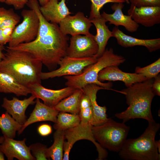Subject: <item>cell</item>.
<instances>
[{
  "label": "cell",
  "mask_w": 160,
  "mask_h": 160,
  "mask_svg": "<svg viewBox=\"0 0 160 160\" xmlns=\"http://www.w3.org/2000/svg\"><path fill=\"white\" fill-rule=\"evenodd\" d=\"M83 93L82 89H76L71 95L61 100L53 108L59 112L79 114L80 100Z\"/></svg>",
  "instance_id": "obj_25"
},
{
  "label": "cell",
  "mask_w": 160,
  "mask_h": 160,
  "mask_svg": "<svg viewBox=\"0 0 160 160\" xmlns=\"http://www.w3.org/2000/svg\"><path fill=\"white\" fill-rule=\"evenodd\" d=\"M28 87L31 95L41 99L44 104L52 108L71 95L76 89L69 87L58 90L51 89L46 88L39 83L31 85Z\"/></svg>",
  "instance_id": "obj_11"
},
{
  "label": "cell",
  "mask_w": 160,
  "mask_h": 160,
  "mask_svg": "<svg viewBox=\"0 0 160 160\" xmlns=\"http://www.w3.org/2000/svg\"><path fill=\"white\" fill-rule=\"evenodd\" d=\"M98 79L100 82L121 81L124 83L127 87L133 84L147 80L143 75L135 73H128L122 71L118 66L113 65L107 67L101 71L98 74Z\"/></svg>",
  "instance_id": "obj_14"
},
{
  "label": "cell",
  "mask_w": 160,
  "mask_h": 160,
  "mask_svg": "<svg viewBox=\"0 0 160 160\" xmlns=\"http://www.w3.org/2000/svg\"><path fill=\"white\" fill-rule=\"evenodd\" d=\"M31 153L36 160H48L46 145L40 143L32 144L29 146Z\"/></svg>",
  "instance_id": "obj_32"
},
{
  "label": "cell",
  "mask_w": 160,
  "mask_h": 160,
  "mask_svg": "<svg viewBox=\"0 0 160 160\" xmlns=\"http://www.w3.org/2000/svg\"><path fill=\"white\" fill-rule=\"evenodd\" d=\"M81 119L79 114L59 112L53 126L56 130L65 131L79 124Z\"/></svg>",
  "instance_id": "obj_28"
},
{
  "label": "cell",
  "mask_w": 160,
  "mask_h": 160,
  "mask_svg": "<svg viewBox=\"0 0 160 160\" xmlns=\"http://www.w3.org/2000/svg\"><path fill=\"white\" fill-rule=\"evenodd\" d=\"M125 60L123 56L115 54L112 48L107 49L102 55L97 58L96 62L87 67L80 74L64 76L66 80L65 85L75 89H82L88 84H95L107 90L114 91L122 94L121 91L111 88L113 85L112 83H104L99 81L98 76L99 72L104 68L113 65L118 66Z\"/></svg>",
  "instance_id": "obj_5"
},
{
  "label": "cell",
  "mask_w": 160,
  "mask_h": 160,
  "mask_svg": "<svg viewBox=\"0 0 160 160\" xmlns=\"http://www.w3.org/2000/svg\"><path fill=\"white\" fill-rule=\"evenodd\" d=\"M125 2H126L127 4H130L129 0H123Z\"/></svg>",
  "instance_id": "obj_41"
},
{
  "label": "cell",
  "mask_w": 160,
  "mask_h": 160,
  "mask_svg": "<svg viewBox=\"0 0 160 160\" xmlns=\"http://www.w3.org/2000/svg\"><path fill=\"white\" fill-rule=\"evenodd\" d=\"M54 141L52 145L47 149L49 160H62L63 157V144L65 139L64 131L56 130L53 134Z\"/></svg>",
  "instance_id": "obj_26"
},
{
  "label": "cell",
  "mask_w": 160,
  "mask_h": 160,
  "mask_svg": "<svg viewBox=\"0 0 160 160\" xmlns=\"http://www.w3.org/2000/svg\"><path fill=\"white\" fill-rule=\"evenodd\" d=\"M50 0L43 6H40V12L48 21L56 24L72 13L70 12L65 3V0Z\"/></svg>",
  "instance_id": "obj_21"
},
{
  "label": "cell",
  "mask_w": 160,
  "mask_h": 160,
  "mask_svg": "<svg viewBox=\"0 0 160 160\" xmlns=\"http://www.w3.org/2000/svg\"><path fill=\"white\" fill-rule=\"evenodd\" d=\"M124 5L123 2L114 3L111 6L114 12L111 14L103 12L101 15L109 22L110 24H113L115 26H124L129 32L133 33L137 31L139 25L136 23L129 15H126L123 13L122 9Z\"/></svg>",
  "instance_id": "obj_17"
},
{
  "label": "cell",
  "mask_w": 160,
  "mask_h": 160,
  "mask_svg": "<svg viewBox=\"0 0 160 160\" xmlns=\"http://www.w3.org/2000/svg\"><path fill=\"white\" fill-rule=\"evenodd\" d=\"M22 126L7 111L0 116V129L4 137L14 139Z\"/></svg>",
  "instance_id": "obj_27"
},
{
  "label": "cell",
  "mask_w": 160,
  "mask_h": 160,
  "mask_svg": "<svg viewBox=\"0 0 160 160\" xmlns=\"http://www.w3.org/2000/svg\"><path fill=\"white\" fill-rule=\"evenodd\" d=\"M153 90L155 95L160 96V76L158 74L154 78V81L152 86Z\"/></svg>",
  "instance_id": "obj_36"
},
{
  "label": "cell",
  "mask_w": 160,
  "mask_h": 160,
  "mask_svg": "<svg viewBox=\"0 0 160 160\" xmlns=\"http://www.w3.org/2000/svg\"><path fill=\"white\" fill-rule=\"evenodd\" d=\"M92 126L90 124L80 123L78 125L64 131L65 139L63 144V160H68L69 154L74 144L77 141L87 140L92 142L95 146L98 154L97 160H102L108 156L106 150L103 148L95 140L92 132Z\"/></svg>",
  "instance_id": "obj_8"
},
{
  "label": "cell",
  "mask_w": 160,
  "mask_h": 160,
  "mask_svg": "<svg viewBox=\"0 0 160 160\" xmlns=\"http://www.w3.org/2000/svg\"><path fill=\"white\" fill-rule=\"evenodd\" d=\"M20 19L13 9L0 7V44L4 45L8 43Z\"/></svg>",
  "instance_id": "obj_20"
},
{
  "label": "cell",
  "mask_w": 160,
  "mask_h": 160,
  "mask_svg": "<svg viewBox=\"0 0 160 160\" xmlns=\"http://www.w3.org/2000/svg\"><path fill=\"white\" fill-rule=\"evenodd\" d=\"M144 132L135 139H126L119 152L122 159L130 160H159L160 154L155 137L160 128L159 123L149 121Z\"/></svg>",
  "instance_id": "obj_4"
},
{
  "label": "cell",
  "mask_w": 160,
  "mask_h": 160,
  "mask_svg": "<svg viewBox=\"0 0 160 160\" xmlns=\"http://www.w3.org/2000/svg\"><path fill=\"white\" fill-rule=\"evenodd\" d=\"M50 0H38L39 3L41 6L44 5Z\"/></svg>",
  "instance_id": "obj_38"
},
{
  "label": "cell",
  "mask_w": 160,
  "mask_h": 160,
  "mask_svg": "<svg viewBox=\"0 0 160 160\" xmlns=\"http://www.w3.org/2000/svg\"><path fill=\"white\" fill-rule=\"evenodd\" d=\"M4 154L0 150V160H4Z\"/></svg>",
  "instance_id": "obj_39"
},
{
  "label": "cell",
  "mask_w": 160,
  "mask_h": 160,
  "mask_svg": "<svg viewBox=\"0 0 160 160\" xmlns=\"http://www.w3.org/2000/svg\"><path fill=\"white\" fill-rule=\"evenodd\" d=\"M128 13L136 23L145 27H151L160 23V7H137L131 4Z\"/></svg>",
  "instance_id": "obj_16"
},
{
  "label": "cell",
  "mask_w": 160,
  "mask_h": 160,
  "mask_svg": "<svg viewBox=\"0 0 160 160\" xmlns=\"http://www.w3.org/2000/svg\"><path fill=\"white\" fill-rule=\"evenodd\" d=\"M130 3L137 7H160V0H129Z\"/></svg>",
  "instance_id": "obj_33"
},
{
  "label": "cell",
  "mask_w": 160,
  "mask_h": 160,
  "mask_svg": "<svg viewBox=\"0 0 160 160\" xmlns=\"http://www.w3.org/2000/svg\"><path fill=\"white\" fill-rule=\"evenodd\" d=\"M29 0H0V2L12 6L16 10L23 9Z\"/></svg>",
  "instance_id": "obj_34"
},
{
  "label": "cell",
  "mask_w": 160,
  "mask_h": 160,
  "mask_svg": "<svg viewBox=\"0 0 160 160\" xmlns=\"http://www.w3.org/2000/svg\"><path fill=\"white\" fill-rule=\"evenodd\" d=\"M82 89L84 93L89 98L92 104L93 111L92 126H96L103 124L108 119L106 113L107 109L105 106L102 107L98 105L96 101V95L99 90L107 89L93 84L87 85Z\"/></svg>",
  "instance_id": "obj_22"
},
{
  "label": "cell",
  "mask_w": 160,
  "mask_h": 160,
  "mask_svg": "<svg viewBox=\"0 0 160 160\" xmlns=\"http://www.w3.org/2000/svg\"><path fill=\"white\" fill-rule=\"evenodd\" d=\"M5 49L4 45L0 44V62L4 57V53L3 52V51L5 50Z\"/></svg>",
  "instance_id": "obj_37"
},
{
  "label": "cell",
  "mask_w": 160,
  "mask_h": 160,
  "mask_svg": "<svg viewBox=\"0 0 160 160\" xmlns=\"http://www.w3.org/2000/svg\"><path fill=\"white\" fill-rule=\"evenodd\" d=\"M37 131L39 134L41 136H46L52 133V129L50 125L47 124H43L38 127Z\"/></svg>",
  "instance_id": "obj_35"
},
{
  "label": "cell",
  "mask_w": 160,
  "mask_h": 160,
  "mask_svg": "<svg viewBox=\"0 0 160 160\" xmlns=\"http://www.w3.org/2000/svg\"><path fill=\"white\" fill-rule=\"evenodd\" d=\"M36 98L33 95L23 100L15 97L10 100L5 97L1 105L16 121L23 125L27 120L25 114L26 110L29 105L35 103L34 100Z\"/></svg>",
  "instance_id": "obj_15"
},
{
  "label": "cell",
  "mask_w": 160,
  "mask_h": 160,
  "mask_svg": "<svg viewBox=\"0 0 160 160\" xmlns=\"http://www.w3.org/2000/svg\"><path fill=\"white\" fill-rule=\"evenodd\" d=\"M154 79L137 82L122 89L129 106L125 111L116 113L115 116L124 123L131 119H142L154 121L151 107L155 95L152 88Z\"/></svg>",
  "instance_id": "obj_3"
},
{
  "label": "cell",
  "mask_w": 160,
  "mask_h": 160,
  "mask_svg": "<svg viewBox=\"0 0 160 160\" xmlns=\"http://www.w3.org/2000/svg\"><path fill=\"white\" fill-rule=\"evenodd\" d=\"M97 60V58L94 57L78 58L66 55L59 62V68L49 72H41V80H45L57 77L78 75Z\"/></svg>",
  "instance_id": "obj_9"
},
{
  "label": "cell",
  "mask_w": 160,
  "mask_h": 160,
  "mask_svg": "<svg viewBox=\"0 0 160 160\" xmlns=\"http://www.w3.org/2000/svg\"><path fill=\"white\" fill-rule=\"evenodd\" d=\"M95 26L97 31L95 39L98 46V51L94 57L98 58L101 57L105 50L106 47L110 38L113 37L112 31L106 25L107 21L100 16L89 20Z\"/></svg>",
  "instance_id": "obj_23"
},
{
  "label": "cell",
  "mask_w": 160,
  "mask_h": 160,
  "mask_svg": "<svg viewBox=\"0 0 160 160\" xmlns=\"http://www.w3.org/2000/svg\"><path fill=\"white\" fill-rule=\"evenodd\" d=\"M36 99L35 107L29 117L18 132L19 135L27 127L33 123L42 121H51L55 123L56 121L59 112L41 102L39 98Z\"/></svg>",
  "instance_id": "obj_19"
},
{
  "label": "cell",
  "mask_w": 160,
  "mask_h": 160,
  "mask_svg": "<svg viewBox=\"0 0 160 160\" xmlns=\"http://www.w3.org/2000/svg\"><path fill=\"white\" fill-rule=\"evenodd\" d=\"M4 137L3 136H1L0 137V144L1 143L4 141Z\"/></svg>",
  "instance_id": "obj_40"
},
{
  "label": "cell",
  "mask_w": 160,
  "mask_h": 160,
  "mask_svg": "<svg viewBox=\"0 0 160 160\" xmlns=\"http://www.w3.org/2000/svg\"><path fill=\"white\" fill-rule=\"evenodd\" d=\"M4 137V141L0 144V150L7 160H13L15 158L19 160H36L31 153L29 147L26 144L25 138L18 140Z\"/></svg>",
  "instance_id": "obj_13"
},
{
  "label": "cell",
  "mask_w": 160,
  "mask_h": 160,
  "mask_svg": "<svg viewBox=\"0 0 160 160\" xmlns=\"http://www.w3.org/2000/svg\"><path fill=\"white\" fill-rule=\"evenodd\" d=\"M21 15L23 20L14 29L8 43L9 47L31 42L37 36L39 21L35 12L32 9H25L22 11Z\"/></svg>",
  "instance_id": "obj_7"
},
{
  "label": "cell",
  "mask_w": 160,
  "mask_h": 160,
  "mask_svg": "<svg viewBox=\"0 0 160 160\" xmlns=\"http://www.w3.org/2000/svg\"><path fill=\"white\" fill-rule=\"evenodd\" d=\"M160 72V58L151 64L141 68L137 66L135 68V73L144 76L147 80L154 79Z\"/></svg>",
  "instance_id": "obj_30"
},
{
  "label": "cell",
  "mask_w": 160,
  "mask_h": 160,
  "mask_svg": "<svg viewBox=\"0 0 160 160\" xmlns=\"http://www.w3.org/2000/svg\"><path fill=\"white\" fill-rule=\"evenodd\" d=\"M129 126L108 118L100 125L92 126V132L95 140L103 148L119 153L125 141Z\"/></svg>",
  "instance_id": "obj_6"
},
{
  "label": "cell",
  "mask_w": 160,
  "mask_h": 160,
  "mask_svg": "<svg viewBox=\"0 0 160 160\" xmlns=\"http://www.w3.org/2000/svg\"><path fill=\"white\" fill-rule=\"evenodd\" d=\"M59 24L60 28L64 34L72 36L89 34V29L92 25L89 18L81 12H78L73 16H67Z\"/></svg>",
  "instance_id": "obj_12"
},
{
  "label": "cell",
  "mask_w": 160,
  "mask_h": 160,
  "mask_svg": "<svg viewBox=\"0 0 160 160\" xmlns=\"http://www.w3.org/2000/svg\"><path fill=\"white\" fill-rule=\"evenodd\" d=\"M79 115L81 123L90 124L92 125L93 117L92 107L89 98L84 93L80 100Z\"/></svg>",
  "instance_id": "obj_29"
},
{
  "label": "cell",
  "mask_w": 160,
  "mask_h": 160,
  "mask_svg": "<svg viewBox=\"0 0 160 160\" xmlns=\"http://www.w3.org/2000/svg\"><path fill=\"white\" fill-rule=\"evenodd\" d=\"M4 57L0 62V72L12 77L20 84L28 87L41 84L42 63L30 53L6 47Z\"/></svg>",
  "instance_id": "obj_2"
},
{
  "label": "cell",
  "mask_w": 160,
  "mask_h": 160,
  "mask_svg": "<svg viewBox=\"0 0 160 160\" xmlns=\"http://www.w3.org/2000/svg\"><path fill=\"white\" fill-rule=\"evenodd\" d=\"M112 32L113 37L116 38L118 44L123 47L143 46L145 47L150 52L160 48V38L150 39L136 38L125 34L116 26L113 28Z\"/></svg>",
  "instance_id": "obj_18"
},
{
  "label": "cell",
  "mask_w": 160,
  "mask_h": 160,
  "mask_svg": "<svg viewBox=\"0 0 160 160\" xmlns=\"http://www.w3.org/2000/svg\"><path fill=\"white\" fill-rule=\"evenodd\" d=\"M69 37L61 31L57 24L51 23L36 39L12 49L27 52L40 61L51 71L57 67L61 59L67 55Z\"/></svg>",
  "instance_id": "obj_1"
},
{
  "label": "cell",
  "mask_w": 160,
  "mask_h": 160,
  "mask_svg": "<svg viewBox=\"0 0 160 160\" xmlns=\"http://www.w3.org/2000/svg\"><path fill=\"white\" fill-rule=\"evenodd\" d=\"M0 92L12 93L17 96L31 94L30 88L23 85L9 75L0 72Z\"/></svg>",
  "instance_id": "obj_24"
},
{
  "label": "cell",
  "mask_w": 160,
  "mask_h": 160,
  "mask_svg": "<svg viewBox=\"0 0 160 160\" xmlns=\"http://www.w3.org/2000/svg\"><path fill=\"white\" fill-rule=\"evenodd\" d=\"M91 2V9L89 19L100 16V10L105 4L110 3L124 2L123 0H90Z\"/></svg>",
  "instance_id": "obj_31"
},
{
  "label": "cell",
  "mask_w": 160,
  "mask_h": 160,
  "mask_svg": "<svg viewBox=\"0 0 160 160\" xmlns=\"http://www.w3.org/2000/svg\"><path fill=\"white\" fill-rule=\"evenodd\" d=\"M98 46L95 36L90 33L82 36H72L70 39L67 55L70 57L83 58L94 57L97 53Z\"/></svg>",
  "instance_id": "obj_10"
}]
</instances>
